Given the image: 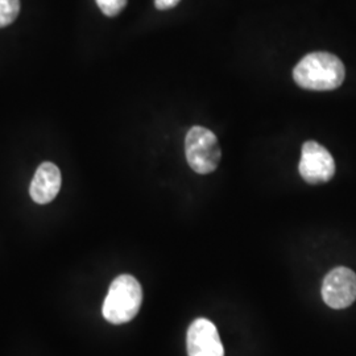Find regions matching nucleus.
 <instances>
[{
    "instance_id": "f257e3e1",
    "label": "nucleus",
    "mask_w": 356,
    "mask_h": 356,
    "mask_svg": "<svg viewBox=\"0 0 356 356\" xmlns=\"http://www.w3.org/2000/svg\"><path fill=\"white\" fill-rule=\"evenodd\" d=\"M344 65L337 56L316 51L305 56L293 70L294 82L306 90L327 91L343 83Z\"/></svg>"
},
{
    "instance_id": "f03ea898",
    "label": "nucleus",
    "mask_w": 356,
    "mask_h": 356,
    "mask_svg": "<svg viewBox=\"0 0 356 356\" xmlns=\"http://www.w3.org/2000/svg\"><path fill=\"white\" fill-rule=\"evenodd\" d=\"M141 301L140 282L131 275H120L111 282L103 302V317L113 325L127 323L139 313Z\"/></svg>"
},
{
    "instance_id": "20e7f679",
    "label": "nucleus",
    "mask_w": 356,
    "mask_h": 356,
    "mask_svg": "<svg viewBox=\"0 0 356 356\" xmlns=\"http://www.w3.org/2000/svg\"><path fill=\"white\" fill-rule=\"evenodd\" d=\"M298 170L307 184L329 182L335 175V163L331 153L317 141H306L302 145Z\"/></svg>"
},
{
    "instance_id": "6e6552de",
    "label": "nucleus",
    "mask_w": 356,
    "mask_h": 356,
    "mask_svg": "<svg viewBox=\"0 0 356 356\" xmlns=\"http://www.w3.org/2000/svg\"><path fill=\"white\" fill-rule=\"evenodd\" d=\"M20 13V0H0V28L10 26Z\"/></svg>"
},
{
    "instance_id": "423d86ee",
    "label": "nucleus",
    "mask_w": 356,
    "mask_h": 356,
    "mask_svg": "<svg viewBox=\"0 0 356 356\" xmlns=\"http://www.w3.org/2000/svg\"><path fill=\"white\" fill-rule=\"evenodd\" d=\"M189 356H225V348L216 325L206 318L195 319L188 330Z\"/></svg>"
},
{
    "instance_id": "9d476101",
    "label": "nucleus",
    "mask_w": 356,
    "mask_h": 356,
    "mask_svg": "<svg viewBox=\"0 0 356 356\" xmlns=\"http://www.w3.org/2000/svg\"><path fill=\"white\" fill-rule=\"evenodd\" d=\"M179 0H154V6L157 10L165 11V10H170L173 7H176Z\"/></svg>"
},
{
    "instance_id": "1a4fd4ad",
    "label": "nucleus",
    "mask_w": 356,
    "mask_h": 356,
    "mask_svg": "<svg viewBox=\"0 0 356 356\" xmlns=\"http://www.w3.org/2000/svg\"><path fill=\"white\" fill-rule=\"evenodd\" d=\"M97 4L106 16L114 17L124 10L127 0H97Z\"/></svg>"
},
{
    "instance_id": "0eeeda50",
    "label": "nucleus",
    "mask_w": 356,
    "mask_h": 356,
    "mask_svg": "<svg viewBox=\"0 0 356 356\" xmlns=\"http://www.w3.org/2000/svg\"><path fill=\"white\" fill-rule=\"evenodd\" d=\"M61 189V172L51 163H42L38 166L31 182L29 194L40 204L51 202Z\"/></svg>"
},
{
    "instance_id": "7ed1b4c3",
    "label": "nucleus",
    "mask_w": 356,
    "mask_h": 356,
    "mask_svg": "<svg viewBox=\"0 0 356 356\" xmlns=\"http://www.w3.org/2000/svg\"><path fill=\"white\" fill-rule=\"evenodd\" d=\"M185 153L188 164L198 175L214 172L222 157L216 135L210 129L200 126L189 129L185 139Z\"/></svg>"
},
{
    "instance_id": "39448f33",
    "label": "nucleus",
    "mask_w": 356,
    "mask_h": 356,
    "mask_svg": "<svg viewBox=\"0 0 356 356\" xmlns=\"http://www.w3.org/2000/svg\"><path fill=\"white\" fill-rule=\"evenodd\" d=\"M322 298L332 309H344L356 300V275L346 267L334 268L322 284Z\"/></svg>"
}]
</instances>
